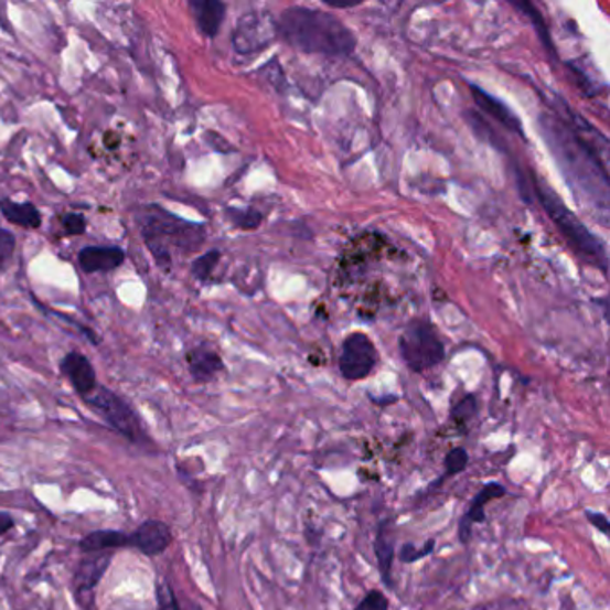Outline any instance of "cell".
I'll return each mask as SVG.
<instances>
[{
    "label": "cell",
    "instance_id": "cell-30",
    "mask_svg": "<svg viewBox=\"0 0 610 610\" xmlns=\"http://www.w3.org/2000/svg\"><path fill=\"white\" fill-rule=\"evenodd\" d=\"M586 517L589 523H591L597 531H600L601 534L609 537L610 534V523L609 517L603 514V512L586 511Z\"/></svg>",
    "mask_w": 610,
    "mask_h": 610
},
{
    "label": "cell",
    "instance_id": "cell-22",
    "mask_svg": "<svg viewBox=\"0 0 610 610\" xmlns=\"http://www.w3.org/2000/svg\"><path fill=\"white\" fill-rule=\"evenodd\" d=\"M218 260H221V253L215 252V249L204 253L203 256H200L192 264V275H194V278L200 279V281H208L212 278L213 270L217 267Z\"/></svg>",
    "mask_w": 610,
    "mask_h": 610
},
{
    "label": "cell",
    "instance_id": "cell-2",
    "mask_svg": "<svg viewBox=\"0 0 610 610\" xmlns=\"http://www.w3.org/2000/svg\"><path fill=\"white\" fill-rule=\"evenodd\" d=\"M278 39L301 53L350 56L356 47L355 34L339 17L328 11L292 6L276 22Z\"/></svg>",
    "mask_w": 610,
    "mask_h": 610
},
{
    "label": "cell",
    "instance_id": "cell-16",
    "mask_svg": "<svg viewBox=\"0 0 610 610\" xmlns=\"http://www.w3.org/2000/svg\"><path fill=\"white\" fill-rule=\"evenodd\" d=\"M114 552H97V554H86V557L81 560L79 568L74 575V586L77 591H90L108 569L111 563Z\"/></svg>",
    "mask_w": 610,
    "mask_h": 610
},
{
    "label": "cell",
    "instance_id": "cell-28",
    "mask_svg": "<svg viewBox=\"0 0 610 610\" xmlns=\"http://www.w3.org/2000/svg\"><path fill=\"white\" fill-rule=\"evenodd\" d=\"M388 607H390V601L384 592L373 589L362 598L355 610H388Z\"/></svg>",
    "mask_w": 610,
    "mask_h": 610
},
{
    "label": "cell",
    "instance_id": "cell-19",
    "mask_svg": "<svg viewBox=\"0 0 610 610\" xmlns=\"http://www.w3.org/2000/svg\"><path fill=\"white\" fill-rule=\"evenodd\" d=\"M0 212L11 224L25 229H39L42 226V213L33 203L17 204L10 200H0Z\"/></svg>",
    "mask_w": 610,
    "mask_h": 610
},
{
    "label": "cell",
    "instance_id": "cell-4",
    "mask_svg": "<svg viewBox=\"0 0 610 610\" xmlns=\"http://www.w3.org/2000/svg\"><path fill=\"white\" fill-rule=\"evenodd\" d=\"M534 190L537 197H539L541 204H543L544 212L548 213V217L554 221L555 226L558 227V232L563 233L566 240L569 242V246H571L575 252L586 256L587 260L597 264V266L606 272L607 252L600 238L595 237V235L575 217V213H572L563 201L558 200L557 195H555L552 190L546 189L541 181L534 180Z\"/></svg>",
    "mask_w": 610,
    "mask_h": 610
},
{
    "label": "cell",
    "instance_id": "cell-15",
    "mask_svg": "<svg viewBox=\"0 0 610 610\" xmlns=\"http://www.w3.org/2000/svg\"><path fill=\"white\" fill-rule=\"evenodd\" d=\"M471 94H473V99L478 108L485 111L489 117L502 124L503 128L509 129L512 133L525 137L523 129H521L520 119H517L516 115L512 114L511 109L503 105L502 100L492 97L491 94L483 92L482 88L477 85H471Z\"/></svg>",
    "mask_w": 610,
    "mask_h": 610
},
{
    "label": "cell",
    "instance_id": "cell-11",
    "mask_svg": "<svg viewBox=\"0 0 610 610\" xmlns=\"http://www.w3.org/2000/svg\"><path fill=\"white\" fill-rule=\"evenodd\" d=\"M60 371L67 376L72 387L76 388V393L83 398L94 393L97 387V374H95L94 365L79 351H71L63 356L60 362Z\"/></svg>",
    "mask_w": 610,
    "mask_h": 610
},
{
    "label": "cell",
    "instance_id": "cell-20",
    "mask_svg": "<svg viewBox=\"0 0 610 610\" xmlns=\"http://www.w3.org/2000/svg\"><path fill=\"white\" fill-rule=\"evenodd\" d=\"M226 217L240 229H256L261 224V213L256 210L226 208Z\"/></svg>",
    "mask_w": 610,
    "mask_h": 610
},
{
    "label": "cell",
    "instance_id": "cell-23",
    "mask_svg": "<svg viewBox=\"0 0 610 610\" xmlns=\"http://www.w3.org/2000/svg\"><path fill=\"white\" fill-rule=\"evenodd\" d=\"M434 549H436V541L434 539L428 541L421 548H417L416 544L405 543L399 549L398 557L403 564H414L434 554Z\"/></svg>",
    "mask_w": 610,
    "mask_h": 610
},
{
    "label": "cell",
    "instance_id": "cell-21",
    "mask_svg": "<svg viewBox=\"0 0 610 610\" xmlns=\"http://www.w3.org/2000/svg\"><path fill=\"white\" fill-rule=\"evenodd\" d=\"M477 398L469 394L465 398L460 399L459 403H454L453 408H451V421L459 426L468 425L477 416Z\"/></svg>",
    "mask_w": 610,
    "mask_h": 610
},
{
    "label": "cell",
    "instance_id": "cell-27",
    "mask_svg": "<svg viewBox=\"0 0 610 610\" xmlns=\"http://www.w3.org/2000/svg\"><path fill=\"white\" fill-rule=\"evenodd\" d=\"M60 223H62L63 229L67 235H85L86 232V217L81 215V213L68 212L63 213L60 217Z\"/></svg>",
    "mask_w": 610,
    "mask_h": 610
},
{
    "label": "cell",
    "instance_id": "cell-1",
    "mask_svg": "<svg viewBox=\"0 0 610 610\" xmlns=\"http://www.w3.org/2000/svg\"><path fill=\"white\" fill-rule=\"evenodd\" d=\"M541 124L546 142L563 167L564 174L568 175L569 183L582 190V194L601 208H609L607 158L601 157L595 143L601 135L578 117H572V124L568 126L555 119H543Z\"/></svg>",
    "mask_w": 610,
    "mask_h": 610
},
{
    "label": "cell",
    "instance_id": "cell-14",
    "mask_svg": "<svg viewBox=\"0 0 610 610\" xmlns=\"http://www.w3.org/2000/svg\"><path fill=\"white\" fill-rule=\"evenodd\" d=\"M190 10L194 13L200 33L208 39L217 36L226 19V4L218 0H190Z\"/></svg>",
    "mask_w": 610,
    "mask_h": 610
},
{
    "label": "cell",
    "instance_id": "cell-9",
    "mask_svg": "<svg viewBox=\"0 0 610 610\" xmlns=\"http://www.w3.org/2000/svg\"><path fill=\"white\" fill-rule=\"evenodd\" d=\"M505 494L506 489L503 488L502 483L497 482L488 483V485H483V488L480 489V492H478L477 496L473 497V502L469 505L468 511H465L464 516L460 520V543H469V539H471V532H473V525H477V523H485V505L494 502V500H500V497L505 496Z\"/></svg>",
    "mask_w": 610,
    "mask_h": 610
},
{
    "label": "cell",
    "instance_id": "cell-3",
    "mask_svg": "<svg viewBox=\"0 0 610 610\" xmlns=\"http://www.w3.org/2000/svg\"><path fill=\"white\" fill-rule=\"evenodd\" d=\"M137 221L147 249L163 269L172 266L175 255L197 252L206 238L203 224L190 223L158 204L146 206Z\"/></svg>",
    "mask_w": 610,
    "mask_h": 610
},
{
    "label": "cell",
    "instance_id": "cell-29",
    "mask_svg": "<svg viewBox=\"0 0 610 610\" xmlns=\"http://www.w3.org/2000/svg\"><path fill=\"white\" fill-rule=\"evenodd\" d=\"M157 601L158 610H181L174 591L167 582L157 584Z\"/></svg>",
    "mask_w": 610,
    "mask_h": 610
},
{
    "label": "cell",
    "instance_id": "cell-6",
    "mask_svg": "<svg viewBox=\"0 0 610 610\" xmlns=\"http://www.w3.org/2000/svg\"><path fill=\"white\" fill-rule=\"evenodd\" d=\"M83 399L88 403V407L94 408L109 426H114L115 430L122 434L124 437H128L129 440L142 439V425H140V419L133 408L129 407L120 396L111 393L109 388L97 385L94 393Z\"/></svg>",
    "mask_w": 610,
    "mask_h": 610
},
{
    "label": "cell",
    "instance_id": "cell-8",
    "mask_svg": "<svg viewBox=\"0 0 610 610\" xmlns=\"http://www.w3.org/2000/svg\"><path fill=\"white\" fill-rule=\"evenodd\" d=\"M278 36L276 22L269 13H247L238 20L233 33V47L238 54L258 53Z\"/></svg>",
    "mask_w": 610,
    "mask_h": 610
},
{
    "label": "cell",
    "instance_id": "cell-5",
    "mask_svg": "<svg viewBox=\"0 0 610 610\" xmlns=\"http://www.w3.org/2000/svg\"><path fill=\"white\" fill-rule=\"evenodd\" d=\"M399 353L408 370L414 373L431 370L446 356L445 344L431 322L411 321L399 336Z\"/></svg>",
    "mask_w": 610,
    "mask_h": 610
},
{
    "label": "cell",
    "instance_id": "cell-13",
    "mask_svg": "<svg viewBox=\"0 0 610 610\" xmlns=\"http://www.w3.org/2000/svg\"><path fill=\"white\" fill-rule=\"evenodd\" d=\"M81 269L85 270L86 275H95V272H111L119 269L126 261V253L122 247L109 246H88L81 249L79 256Z\"/></svg>",
    "mask_w": 610,
    "mask_h": 610
},
{
    "label": "cell",
    "instance_id": "cell-24",
    "mask_svg": "<svg viewBox=\"0 0 610 610\" xmlns=\"http://www.w3.org/2000/svg\"><path fill=\"white\" fill-rule=\"evenodd\" d=\"M469 454L464 448H453L448 451L445 459L446 477H457V474L464 473L468 468Z\"/></svg>",
    "mask_w": 610,
    "mask_h": 610
},
{
    "label": "cell",
    "instance_id": "cell-18",
    "mask_svg": "<svg viewBox=\"0 0 610 610\" xmlns=\"http://www.w3.org/2000/svg\"><path fill=\"white\" fill-rule=\"evenodd\" d=\"M79 546L85 554H97V552H111V549L131 546V539L124 532L99 531L85 535L81 539Z\"/></svg>",
    "mask_w": 610,
    "mask_h": 610
},
{
    "label": "cell",
    "instance_id": "cell-32",
    "mask_svg": "<svg viewBox=\"0 0 610 610\" xmlns=\"http://www.w3.org/2000/svg\"><path fill=\"white\" fill-rule=\"evenodd\" d=\"M111 610H149L147 607L137 606V603H120L119 607H114Z\"/></svg>",
    "mask_w": 610,
    "mask_h": 610
},
{
    "label": "cell",
    "instance_id": "cell-7",
    "mask_svg": "<svg viewBox=\"0 0 610 610\" xmlns=\"http://www.w3.org/2000/svg\"><path fill=\"white\" fill-rule=\"evenodd\" d=\"M378 364V353L373 341L364 333H351L342 344L339 370L350 382H358L370 376Z\"/></svg>",
    "mask_w": 610,
    "mask_h": 610
},
{
    "label": "cell",
    "instance_id": "cell-31",
    "mask_svg": "<svg viewBox=\"0 0 610 610\" xmlns=\"http://www.w3.org/2000/svg\"><path fill=\"white\" fill-rule=\"evenodd\" d=\"M14 526V520L8 512H0V535H4L6 532H10Z\"/></svg>",
    "mask_w": 610,
    "mask_h": 610
},
{
    "label": "cell",
    "instance_id": "cell-10",
    "mask_svg": "<svg viewBox=\"0 0 610 610\" xmlns=\"http://www.w3.org/2000/svg\"><path fill=\"white\" fill-rule=\"evenodd\" d=\"M131 546L140 549L143 555L154 557L165 552L172 543V532L167 523L158 520H149L138 526L135 534L129 535Z\"/></svg>",
    "mask_w": 610,
    "mask_h": 610
},
{
    "label": "cell",
    "instance_id": "cell-26",
    "mask_svg": "<svg viewBox=\"0 0 610 610\" xmlns=\"http://www.w3.org/2000/svg\"><path fill=\"white\" fill-rule=\"evenodd\" d=\"M14 247H17V238L13 233L0 227V270H4L10 264L14 255Z\"/></svg>",
    "mask_w": 610,
    "mask_h": 610
},
{
    "label": "cell",
    "instance_id": "cell-17",
    "mask_svg": "<svg viewBox=\"0 0 610 610\" xmlns=\"http://www.w3.org/2000/svg\"><path fill=\"white\" fill-rule=\"evenodd\" d=\"M388 521L379 523L378 534L374 539V554L378 560L379 575L384 580L385 586L393 587V563L396 557V546H394V537L388 532Z\"/></svg>",
    "mask_w": 610,
    "mask_h": 610
},
{
    "label": "cell",
    "instance_id": "cell-12",
    "mask_svg": "<svg viewBox=\"0 0 610 610\" xmlns=\"http://www.w3.org/2000/svg\"><path fill=\"white\" fill-rule=\"evenodd\" d=\"M186 365H189L192 378L195 382H200V384H208L212 379L217 378V374L224 371L223 358L208 344H200L192 347L186 353Z\"/></svg>",
    "mask_w": 610,
    "mask_h": 610
},
{
    "label": "cell",
    "instance_id": "cell-25",
    "mask_svg": "<svg viewBox=\"0 0 610 610\" xmlns=\"http://www.w3.org/2000/svg\"><path fill=\"white\" fill-rule=\"evenodd\" d=\"M514 6H516L517 10L525 11V13L531 17L532 22H534L535 28H537L541 40H543L544 47L548 49L549 53L555 54L554 49H552V40H549V34L548 31H546V25H544L541 13H537V10H535L531 2H514Z\"/></svg>",
    "mask_w": 610,
    "mask_h": 610
}]
</instances>
